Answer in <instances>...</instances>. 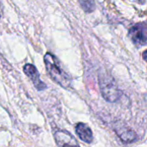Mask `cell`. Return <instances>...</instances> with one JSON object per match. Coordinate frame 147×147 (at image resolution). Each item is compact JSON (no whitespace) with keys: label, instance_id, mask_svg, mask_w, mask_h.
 I'll list each match as a JSON object with an SVG mask.
<instances>
[{"label":"cell","instance_id":"cell-4","mask_svg":"<svg viewBox=\"0 0 147 147\" xmlns=\"http://www.w3.org/2000/svg\"><path fill=\"white\" fill-rule=\"evenodd\" d=\"M55 139L59 147H80L76 138L67 131L57 130L55 132Z\"/></svg>","mask_w":147,"mask_h":147},{"label":"cell","instance_id":"cell-5","mask_svg":"<svg viewBox=\"0 0 147 147\" xmlns=\"http://www.w3.org/2000/svg\"><path fill=\"white\" fill-rule=\"evenodd\" d=\"M76 133L78 134L79 138L88 143L90 144L93 141V132L88 125L84 123H78L76 125Z\"/></svg>","mask_w":147,"mask_h":147},{"label":"cell","instance_id":"cell-2","mask_svg":"<svg viewBox=\"0 0 147 147\" xmlns=\"http://www.w3.org/2000/svg\"><path fill=\"white\" fill-rule=\"evenodd\" d=\"M100 90L103 97L109 102H115L119 97V90L113 80L107 81L105 79L100 82Z\"/></svg>","mask_w":147,"mask_h":147},{"label":"cell","instance_id":"cell-1","mask_svg":"<svg viewBox=\"0 0 147 147\" xmlns=\"http://www.w3.org/2000/svg\"><path fill=\"white\" fill-rule=\"evenodd\" d=\"M44 63L50 78L64 88L70 86L71 79L61 67L58 59L51 53H47L44 55Z\"/></svg>","mask_w":147,"mask_h":147},{"label":"cell","instance_id":"cell-3","mask_svg":"<svg viewBox=\"0 0 147 147\" xmlns=\"http://www.w3.org/2000/svg\"><path fill=\"white\" fill-rule=\"evenodd\" d=\"M24 72L25 75L30 78V80L33 82L35 88L38 91H42L47 88L45 83L42 81H41L39 73L34 65L30 64V63L25 64L24 66Z\"/></svg>","mask_w":147,"mask_h":147},{"label":"cell","instance_id":"cell-6","mask_svg":"<svg viewBox=\"0 0 147 147\" xmlns=\"http://www.w3.org/2000/svg\"><path fill=\"white\" fill-rule=\"evenodd\" d=\"M130 36L131 38L132 39V41L135 43H139V44H144V42L146 41V38L143 33L142 29L138 26H133L131 30H130Z\"/></svg>","mask_w":147,"mask_h":147},{"label":"cell","instance_id":"cell-7","mask_svg":"<svg viewBox=\"0 0 147 147\" xmlns=\"http://www.w3.org/2000/svg\"><path fill=\"white\" fill-rule=\"evenodd\" d=\"M2 16H3V7H2L1 2H0V18H2Z\"/></svg>","mask_w":147,"mask_h":147}]
</instances>
